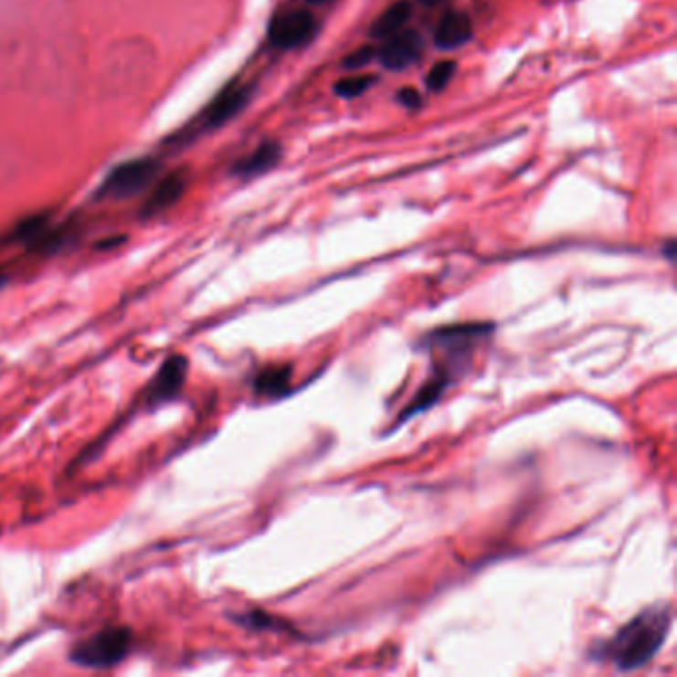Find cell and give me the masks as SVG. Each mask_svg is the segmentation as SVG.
<instances>
[{
	"label": "cell",
	"mask_w": 677,
	"mask_h": 677,
	"mask_svg": "<svg viewBox=\"0 0 677 677\" xmlns=\"http://www.w3.org/2000/svg\"><path fill=\"white\" fill-rule=\"evenodd\" d=\"M455 68H457L455 62H439V64H435L431 68V72L428 74V88L433 90V91L443 90L447 84H450V79L453 78Z\"/></svg>",
	"instance_id": "obj_15"
},
{
	"label": "cell",
	"mask_w": 677,
	"mask_h": 677,
	"mask_svg": "<svg viewBox=\"0 0 677 677\" xmlns=\"http://www.w3.org/2000/svg\"><path fill=\"white\" fill-rule=\"evenodd\" d=\"M187 370L189 364L183 355H171V358L162 365V370L157 372L152 386H149L147 392L149 406H162L171 399H175L181 392L183 384L187 380Z\"/></svg>",
	"instance_id": "obj_7"
},
{
	"label": "cell",
	"mask_w": 677,
	"mask_h": 677,
	"mask_svg": "<svg viewBox=\"0 0 677 677\" xmlns=\"http://www.w3.org/2000/svg\"><path fill=\"white\" fill-rule=\"evenodd\" d=\"M374 56H376V48H360V50H355L354 54L346 56L342 64L350 68V70H354V68H360L364 64H368L374 58Z\"/></svg>",
	"instance_id": "obj_16"
},
{
	"label": "cell",
	"mask_w": 677,
	"mask_h": 677,
	"mask_svg": "<svg viewBox=\"0 0 677 677\" xmlns=\"http://www.w3.org/2000/svg\"><path fill=\"white\" fill-rule=\"evenodd\" d=\"M291 382V368L289 365H274V368H269L265 372H260L255 387L259 394L265 396H280L286 392Z\"/></svg>",
	"instance_id": "obj_13"
},
{
	"label": "cell",
	"mask_w": 677,
	"mask_h": 677,
	"mask_svg": "<svg viewBox=\"0 0 677 677\" xmlns=\"http://www.w3.org/2000/svg\"><path fill=\"white\" fill-rule=\"evenodd\" d=\"M252 88L247 84L233 82L228 84L223 91H219L213 98V101L206 106L201 113V130H217L221 125L231 122L235 116L245 110V106L250 100Z\"/></svg>",
	"instance_id": "obj_6"
},
{
	"label": "cell",
	"mask_w": 677,
	"mask_h": 677,
	"mask_svg": "<svg viewBox=\"0 0 677 677\" xmlns=\"http://www.w3.org/2000/svg\"><path fill=\"white\" fill-rule=\"evenodd\" d=\"M491 332V324H457L433 330L429 336H426L423 348L433 352L431 377L406 406L399 421H406L429 409L443 396L445 389L455 384L457 376H461L467 370L473 354L487 340Z\"/></svg>",
	"instance_id": "obj_1"
},
{
	"label": "cell",
	"mask_w": 677,
	"mask_h": 677,
	"mask_svg": "<svg viewBox=\"0 0 677 677\" xmlns=\"http://www.w3.org/2000/svg\"><path fill=\"white\" fill-rule=\"evenodd\" d=\"M159 174V164L153 157H140L132 162L120 164L116 169L110 171V175L103 181L100 189L101 197L111 199H128L140 191H143L149 183Z\"/></svg>",
	"instance_id": "obj_4"
},
{
	"label": "cell",
	"mask_w": 677,
	"mask_h": 677,
	"mask_svg": "<svg viewBox=\"0 0 677 677\" xmlns=\"http://www.w3.org/2000/svg\"><path fill=\"white\" fill-rule=\"evenodd\" d=\"M282 155V149L279 143H262L257 152H252L249 157L240 159L235 167V174L238 177H257L260 174H267L269 169L279 164Z\"/></svg>",
	"instance_id": "obj_11"
},
{
	"label": "cell",
	"mask_w": 677,
	"mask_h": 677,
	"mask_svg": "<svg viewBox=\"0 0 677 677\" xmlns=\"http://www.w3.org/2000/svg\"><path fill=\"white\" fill-rule=\"evenodd\" d=\"M185 187H187V179L183 175H179V174L167 175L153 189V193L149 195V199L145 203V209H143L145 215H155V213L167 211L171 205H175L183 197Z\"/></svg>",
	"instance_id": "obj_10"
},
{
	"label": "cell",
	"mask_w": 677,
	"mask_h": 677,
	"mask_svg": "<svg viewBox=\"0 0 677 677\" xmlns=\"http://www.w3.org/2000/svg\"><path fill=\"white\" fill-rule=\"evenodd\" d=\"M397 100H399L401 106H406V108H409V110H416V108L421 106V96H419V91H418V90H413V88H404V90H399V91H397Z\"/></svg>",
	"instance_id": "obj_17"
},
{
	"label": "cell",
	"mask_w": 677,
	"mask_h": 677,
	"mask_svg": "<svg viewBox=\"0 0 677 677\" xmlns=\"http://www.w3.org/2000/svg\"><path fill=\"white\" fill-rule=\"evenodd\" d=\"M419 3H421V5H426V6H435V5L443 3V0H419Z\"/></svg>",
	"instance_id": "obj_18"
},
{
	"label": "cell",
	"mask_w": 677,
	"mask_h": 677,
	"mask_svg": "<svg viewBox=\"0 0 677 677\" xmlns=\"http://www.w3.org/2000/svg\"><path fill=\"white\" fill-rule=\"evenodd\" d=\"M132 648V634L125 628H108L78 644L70 660L79 668L90 670H108L118 665Z\"/></svg>",
	"instance_id": "obj_3"
},
{
	"label": "cell",
	"mask_w": 677,
	"mask_h": 677,
	"mask_svg": "<svg viewBox=\"0 0 677 677\" xmlns=\"http://www.w3.org/2000/svg\"><path fill=\"white\" fill-rule=\"evenodd\" d=\"M423 54V38L416 30L394 34L380 50V62L387 70H406L416 64Z\"/></svg>",
	"instance_id": "obj_8"
},
{
	"label": "cell",
	"mask_w": 677,
	"mask_h": 677,
	"mask_svg": "<svg viewBox=\"0 0 677 677\" xmlns=\"http://www.w3.org/2000/svg\"><path fill=\"white\" fill-rule=\"evenodd\" d=\"M306 3H310V5H324V3H330V0H306Z\"/></svg>",
	"instance_id": "obj_19"
},
{
	"label": "cell",
	"mask_w": 677,
	"mask_h": 677,
	"mask_svg": "<svg viewBox=\"0 0 677 677\" xmlns=\"http://www.w3.org/2000/svg\"><path fill=\"white\" fill-rule=\"evenodd\" d=\"M473 37L471 18L459 10L445 13L441 22L435 30V46L441 50H455L459 46L467 44Z\"/></svg>",
	"instance_id": "obj_9"
},
{
	"label": "cell",
	"mask_w": 677,
	"mask_h": 677,
	"mask_svg": "<svg viewBox=\"0 0 677 677\" xmlns=\"http://www.w3.org/2000/svg\"><path fill=\"white\" fill-rule=\"evenodd\" d=\"M409 16H411V3H407V0H399V3L389 6L386 13L374 22L370 34L374 38H392L397 30L404 28Z\"/></svg>",
	"instance_id": "obj_12"
},
{
	"label": "cell",
	"mask_w": 677,
	"mask_h": 677,
	"mask_svg": "<svg viewBox=\"0 0 677 677\" xmlns=\"http://www.w3.org/2000/svg\"><path fill=\"white\" fill-rule=\"evenodd\" d=\"M672 628L668 606H651L619 628V632L596 650V658L610 661L619 672H634L661 650Z\"/></svg>",
	"instance_id": "obj_2"
},
{
	"label": "cell",
	"mask_w": 677,
	"mask_h": 677,
	"mask_svg": "<svg viewBox=\"0 0 677 677\" xmlns=\"http://www.w3.org/2000/svg\"><path fill=\"white\" fill-rule=\"evenodd\" d=\"M377 82L376 76H355V78H346L340 79V82L334 86V91L340 98H355L368 91L374 84Z\"/></svg>",
	"instance_id": "obj_14"
},
{
	"label": "cell",
	"mask_w": 677,
	"mask_h": 677,
	"mask_svg": "<svg viewBox=\"0 0 677 677\" xmlns=\"http://www.w3.org/2000/svg\"><path fill=\"white\" fill-rule=\"evenodd\" d=\"M316 28V18L308 10H289V13L274 16L269 28V38L277 48L292 50L312 38Z\"/></svg>",
	"instance_id": "obj_5"
}]
</instances>
